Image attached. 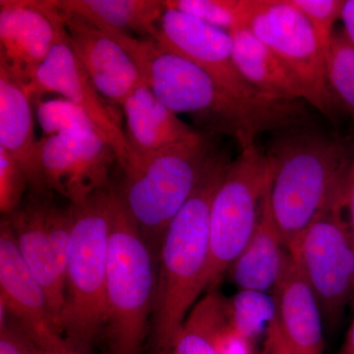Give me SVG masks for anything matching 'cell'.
<instances>
[{
  "label": "cell",
  "instance_id": "29",
  "mask_svg": "<svg viewBox=\"0 0 354 354\" xmlns=\"http://www.w3.org/2000/svg\"><path fill=\"white\" fill-rule=\"evenodd\" d=\"M28 185L19 165L3 148H0V212L9 216L21 206Z\"/></svg>",
  "mask_w": 354,
  "mask_h": 354
},
{
  "label": "cell",
  "instance_id": "4",
  "mask_svg": "<svg viewBox=\"0 0 354 354\" xmlns=\"http://www.w3.org/2000/svg\"><path fill=\"white\" fill-rule=\"evenodd\" d=\"M111 186L74 206L64 304L58 330L76 348L92 354L101 342L106 313Z\"/></svg>",
  "mask_w": 354,
  "mask_h": 354
},
{
  "label": "cell",
  "instance_id": "20",
  "mask_svg": "<svg viewBox=\"0 0 354 354\" xmlns=\"http://www.w3.org/2000/svg\"><path fill=\"white\" fill-rule=\"evenodd\" d=\"M237 69L263 97L283 101L304 100V93L290 70L247 26L230 32Z\"/></svg>",
  "mask_w": 354,
  "mask_h": 354
},
{
  "label": "cell",
  "instance_id": "18",
  "mask_svg": "<svg viewBox=\"0 0 354 354\" xmlns=\"http://www.w3.org/2000/svg\"><path fill=\"white\" fill-rule=\"evenodd\" d=\"M46 200L32 196L29 202L21 205L11 215L3 216L10 225L23 259L46 293L53 325L58 330L64 304V281L44 228Z\"/></svg>",
  "mask_w": 354,
  "mask_h": 354
},
{
  "label": "cell",
  "instance_id": "9",
  "mask_svg": "<svg viewBox=\"0 0 354 354\" xmlns=\"http://www.w3.org/2000/svg\"><path fill=\"white\" fill-rule=\"evenodd\" d=\"M39 160L48 189L80 206L109 187L118 157L99 133L79 130L39 140Z\"/></svg>",
  "mask_w": 354,
  "mask_h": 354
},
{
  "label": "cell",
  "instance_id": "10",
  "mask_svg": "<svg viewBox=\"0 0 354 354\" xmlns=\"http://www.w3.org/2000/svg\"><path fill=\"white\" fill-rule=\"evenodd\" d=\"M24 88L32 101L41 99L44 93L55 92L80 106L102 138L113 147L120 169H127L130 151L120 114L115 113L111 102L100 94L79 62L70 46L64 24L50 55L39 66L32 82Z\"/></svg>",
  "mask_w": 354,
  "mask_h": 354
},
{
  "label": "cell",
  "instance_id": "22",
  "mask_svg": "<svg viewBox=\"0 0 354 354\" xmlns=\"http://www.w3.org/2000/svg\"><path fill=\"white\" fill-rule=\"evenodd\" d=\"M225 320V297L218 290L207 291L162 354H218L216 332Z\"/></svg>",
  "mask_w": 354,
  "mask_h": 354
},
{
  "label": "cell",
  "instance_id": "17",
  "mask_svg": "<svg viewBox=\"0 0 354 354\" xmlns=\"http://www.w3.org/2000/svg\"><path fill=\"white\" fill-rule=\"evenodd\" d=\"M121 106L127 120L125 135L130 151L128 165L135 158L198 141L203 137L158 101L143 82L133 90Z\"/></svg>",
  "mask_w": 354,
  "mask_h": 354
},
{
  "label": "cell",
  "instance_id": "27",
  "mask_svg": "<svg viewBox=\"0 0 354 354\" xmlns=\"http://www.w3.org/2000/svg\"><path fill=\"white\" fill-rule=\"evenodd\" d=\"M44 221L46 235L65 285V272L74 223L73 209L71 205L69 208L60 209L53 206L50 202H48V199L46 200L44 207Z\"/></svg>",
  "mask_w": 354,
  "mask_h": 354
},
{
  "label": "cell",
  "instance_id": "30",
  "mask_svg": "<svg viewBox=\"0 0 354 354\" xmlns=\"http://www.w3.org/2000/svg\"><path fill=\"white\" fill-rule=\"evenodd\" d=\"M0 354H38L19 323L0 310Z\"/></svg>",
  "mask_w": 354,
  "mask_h": 354
},
{
  "label": "cell",
  "instance_id": "19",
  "mask_svg": "<svg viewBox=\"0 0 354 354\" xmlns=\"http://www.w3.org/2000/svg\"><path fill=\"white\" fill-rule=\"evenodd\" d=\"M288 253V247L272 221L265 198L257 227L230 266L228 274L239 290L272 292Z\"/></svg>",
  "mask_w": 354,
  "mask_h": 354
},
{
  "label": "cell",
  "instance_id": "23",
  "mask_svg": "<svg viewBox=\"0 0 354 354\" xmlns=\"http://www.w3.org/2000/svg\"><path fill=\"white\" fill-rule=\"evenodd\" d=\"M225 312L228 325L252 342L267 333L276 318V302L271 293L239 290L232 297L225 298Z\"/></svg>",
  "mask_w": 354,
  "mask_h": 354
},
{
  "label": "cell",
  "instance_id": "12",
  "mask_svg": "<svg viewBox=\"0 0 354 354\" xmlns=\"http://www.w3.org/2000/svg\"><path fill=\"white\" fill-rule=\"evenodd\" d=\"M155 41L197 65L228 90L246 97H265L237 69L230 32L167 8L158 23Z\"/></svg>",
  "mask_w": 354,
  "mask_h": 354
},
{
  "label": "cell",
  "instance_id": "36",
  "mask_svg": "<svg viewBox=\"0 0 354 354\" xmlns=\"http://www.w3.org/2000/svg\"><path fill=\"white\" fill-rule=\"evenodd\" d=\"M337 354H354V319Z\"/></svg>",
  "mask_w": 354,
  "mask_h": 354
},
{
  "label": "cell",
  "instance_id": "28",
  "mask_svg": "<svg viewBox=\"0 0 354 354\" xmlns=\"http://www.w3.org/2000/svg\"><path fill=\"white\" fill-rule=\"evenodd\" d=\"M315 32L319 43L327 51L334 35V26L341 19L344 0H290Z\"/></svg>",
  "mask_w": 354,
  "mask_h": 354
},
{
  "label": "cell",
  "instance_id": "25",
  "mask_svg": "<svg viewBox=\"0 0 354 354\" xmlns=\"http://www.w3.org/2000/svg\"><path fill=\"white\" fill-rule=\"evenodd\" d=\"M326 74L335 101L354 118V48L344 31L335 32L330 39Z\"/></svg>",
  "mask_w": 354,
  "mask_h": 354
},
{
  "label": "cell",
  "instance_id": "1",
  "mask_svg": "<svg viewBox=\"0 0 354 354\" xmlns=\"http://www.w3.org/2000/svg\"><path fill=\"white\" fill-rule=\"evenodd\" d=\"M283 138L267 153L274 171L266 200L288 247L319 216L346 209L354 151L318 132L288 133Z\"/></svg>",
  "mask_w": 354,
  "mask_h": 354
},
{
  "label": "cell",
  "instance_id": "26",
  "mask_svg": "<svg viewBox=\"0 0 354 354\" xmlns=\"http://www.w3.org/2000/svg\"><path fill=\"white\" fill-rule=\"evenodd\" d=\"M32 102L36 104L37 120L44 137L57 136L79 130L99 133L87 113L68 100L41 101L37 99L32 100Z\"/></svg>",
  "mask_w": 354,
  "mask_h": 354
},
{
  "label": "cell",
  "instance_id": "33",
  "mask_svg": "<svg viewBox=\"0 0 354 354\" xmlns=\"http://www.w3.org/2000/svg\"><path fill=\"white\" fill-rule=\"evenodd\" d=\"M266 354H298L286 339L277 318L266 333Z\"/></svg>",
  "mask_w": 354,
  "mask_h": 354
},
{
  "label": "cell",
  "instance_id": "16",
  "mask_svg": "<svg viewBox=\"0 0 354 354\" xmlns=\"http://www.w3.org/2000/svg\"><path fill=\"white\" fill-rule=\"evenodd\" d=\"M272 295L277 321L293 349L298 354H323L322 309L290 252Z\"/></svg>",
  "mask_w": 354,
  "mask_h": 354
},
{
  "label": "cell",
  "instance_id": "2",
  "mask_svg": "<svg viewBox=\"0 0 354 354\" xmlns=\"http://www.w3.org/2000/svg\"><path fill=\"white\" fill-rule=\"evenodd\" d=\"M228 164L215 153L192 196L171 221L162 239L151 320L153 354H162L169 348L198 298L207 290L212 203Z\"/></svg>",
  "mask_w": 354,
  "mask_h": 354
},
{
  "label": "cell",
  "instance_id": "15",
  "mask_svg": "<svg viewBox=\"0 0 354 354\" xmlns=\"http://www.w3.org/2000/svg\"><path fill=\"white\" fill-rule=\"evenodd\" d=\"M0 148L20 165L32 196L48 199L51 191L41 171L31 97L3 68H0Z\"/></svg>",
  "mask_w": 354,
  "mask_h": 354
},
{
  "label": "cell",
  "instance_id": "7",
  "mask_svg": "<svg viewBox=\"0 0 354 354\" xmlns=\"http://www.w3.org/2000/svg\"><path fill=\"white\" fill-rule=\"evenodd\" d=\"M344 209L319 216L288 246L332 325L354 302V241Z\"/></svg>",
  "mask_w": 354,
  "mask_h": 354
},
{
  "label": "cell",
  "instance_id": "14",
  "mask_svg": "<svg viewBox=\"0 0 354 354\" xmlns=\"http://www.w3.org/2000/svg\"><path fill=\"white\" fill-rule=\"evenodd\" d=\"M0 307L27 335L55 329L46 293L23 259L6 216L0 221Z\"/></svg>",
  "mask_w": 354,
  "mask_h": 354
},
{
  "label": "cell",
  "instance_id": "35",
  "mask_svg": "<svg viewBox=\"0 0 354 354\" xmlns=\"http://www.w3.org/2000/svg\"><path fill=\"white\" fill-rule=\"evenodd\" d=\"M346 209L348 211L349 230L354 241V158L351 172H349L348 188H346ZM353 308H354V302Z\"/></svg>",
  "mask_w": 354,
  "mask_h": 354
},
{
  "label": "cell",
  "instance_id": "31",
  "mask_svg": "<svg viewBox=\"0 0 354 354\" xmlns=\"http://www.w3.org/2000/svg\"><path fill=\"white\" fill-rule=\"evenodd\" d=\"M27 335L38 354H90L76 348L53 328Z\"/></svg>",
  "mask_w": 354,
  "mask_h": 354
},
{
  "label": "cell",
  "instance_id": "6",
  "mask_svg": "<svg viewBox=\"0 0 354 354\" xmlns=\"http://www.w3.org/2000/svg\"><path fill=\"white\" fill-rule=\"evenodd\" d=\"M272 162L257 146L241 150L227 165L209 215L207 291L218 290L230 266L250 241L271 184Z\"/></svg>",
  "mask_w": 354,
  "mask_h": 354
},
{
  "label": "cell",
  "instance_id": "3",
  "mask_svg": "<svg viewBox=\"0 0 354 354\" xmlns=\"http://www.w3.org/2000/svg\"><path fill=\"white\" fill-rule=\"evenodd\" d=\"M158 258L111 187L106 313L100 342L106 354L144 353L157 292Z\"/></svg>",
  "mask_w": 354,
  "mask_h": 354
},
{
  "label": "cell",
  "instance_id": "8",
  "mask_svg": "<svg viewBox=\"0 0 354 354\" xmlns=\"http://www.w3.org/2000/svg\"><path fill=\"white\" fill-rule=\"evenodd\" d=\"M247 27L297 78L304 100L333 118L337 102L326 74V51L306 17L290 0H252Z\"/></svg>",
  "mask_w": 354,
  "mask_h": 354
},
{
  "label": "cell",
  "instance_id": "13",
  "mask_svg": "<svg viewBox=\"0 0 354 354\" xmlns=\"http://www.w3.org/2000/svg\"><path fill=\"white\" fill-rule=\"evenodd\" d=\"M59 12L70 46L95 87L109 102L122 106L143 82L132 58L102 28L77 14Z\"/></svg>",
  "mask_w": 354,
  "mask_h": 354
},
{
  "label": "cell",
  "instance_id": "21",
  "mask_svg": "<svg viewBox=\"0 0 354 354\" xmlns=\"http://www.w3.org/2000/svg\"><path fill=\"white\" fill-rule=\"evenodd\" d=\"M64 12L77 14L93 24L116 31L134 32L140 36L157 38L158 23L165 13L160 0H53Z\"/></svg>",
  "mask_w": 354,
  "mask_h": 354
},
{
  "label": "cell",
  "instance_id": "34",
  "mask_svg": "<svg viewBox=\"0 0 354 354\" xmlns=\"http://www.w3.org/2000/svg\"><path fill=\"white\" fill-rule=\"evenodd\" d=\"M339 20L344 24L342 31L354 48V0H344Z\"/></svg>",
  "mask_w": 354,
  "mask_h": 354
},
{
  "label": "cell",
  "instance_id": "11",
  "mask_svg": "<svg viewBox=\"0 0 354 354\" xmlns=\"http://www.w3.org/2000/svg\"><path fill=\"white\" fill-rule=\"evenodd\" d=\"M64 21L53 0L0 1V68L29 85L57 43Z\"/></svg>",
  "mask_w": 354,
  "mask_h": 354
},
{
  "label": "cell",
  "instance_id": "32",
  "mask_svg": "<svg viewBox=\"0 0 354 354\" xmlns=\"http://www.w3.org/2000/svg\"><path fill=\"white\" fill-rule=\"evenodd\" d=\"M218 354H254L251 344L227 323V319L216 330L215 335Z\"/></svg>",
  "mask_w": 354,
  "mask_h": 354
},
{
  "label": "cell",
  "instance_id": "5",
  "mask_svg": "<svg viewBox=\"0 0 354 354\" xmlns=\"http://www.w3.org/2000/svg\"><path fill=\"white\" fill-rule=\"evenodd\" d=\"M215 153L208 139L183 144L133 160L118 196L158 253L165 232L201 180Z\"/></svg>",
  "mask_w": 354,
  "mask_h": 354
},
{
  "label": "cell",
  "instance_id": "24",
  "mask_svg": "<svg viewBox=\"0 0 354 354\" xmlns=\"http://www.w3.org/2000/svg\"><path fill=\"white\" fill-rule=\"evenodd\" d=\"M165 4L167 8L230 32L247 26L252 0H167Z\"/></svg>",
  "mask_w": 354,
  "mask_h": 354
}]
</instances>
